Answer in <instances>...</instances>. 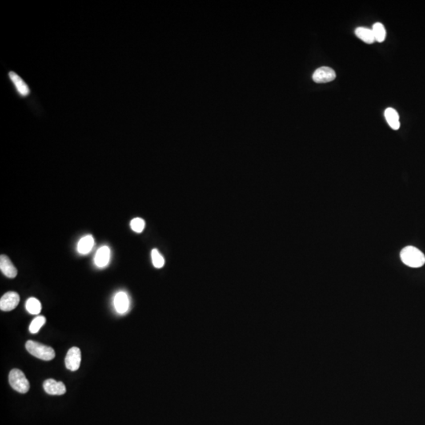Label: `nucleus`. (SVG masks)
Wrapping results in <instances>:
<instances>
[{"label":"nucleus","mask_w":425,"mask_h":425,"mask_svg":"<svg viewBox=\"0 0 425 425\" xmlns=\"http://www.w3.org/2000/svg\"><path fill=\"white\" fill-rule=\"evenodd\" d=\"M94 246V238L93 236L88 235L82 237L77 245V250L81 254H87L90 252Z\"/></svg>","instance_id":"obj_13"},{"label":"nucleus","mask_w":425,"mask_h":425,"mask_svg":"<svg viewBox=\"0 0 425 425\" xmlns=\"http://www.w3.org/2000/svg\"><path fill=\"white\" fill-rule=\"evenodd\" d=\"M114 307L118 314H125L129 309V298L128 294L124 291H119L114 297Z\"/></svg>","instance_id":"obj_9"},{"label":"nucleus","mask_w":425,"mask_h":425,"mask_svg":"<svg viewBox=\"0 0 425 425\" xmlns=\"http://www.w3.org/2000/svg\"><path fill=\"white\" fill-rule=\"evenodd\" d=\"M25 347L29 354L33 356L44 360V361H51L55 357V352L54 349L50 346L41 344L40 342H35L33 340H29L25 344Z\"/></svg>","instance_id":"obj_2"},{"label":"nucleus","mask_w":425,"mask_h":425,"mask_svg":"<svg viewBox=\"0 0 425 425\" xmlns=\"http://www.w3.org/2000/svg\"><path fill=\"white\" fill-rule=\"evenodd\" d=\"M130 226H131V229L135 233H141L144 229L145 221L142 218H134V219L132 220Z\"/></svg>","instance_id":"obj_19"},{"label":"nucleus","mask_w":425,"mask_h":425,"mask_svg":"<svg viewBox=\"0 0 425 425\" xmlns=\"http://www.w3.org/2000/svg\"><path fill=\"white\" fill-rule=\"evenodd\" d=\"M19 302V294L10 291L2 295L0 299V309L2 311H11L17 307Z\"/></svg>","instance_id":"obj_6"},{"label":"nucleus","mask_w":425,"mask_h":425,"mask_svg":"<svg viewBox=\"0 0 425 425\" xmlns=\"http://www.w3.org/2000/svg\"><path fill=\"white\" fill-rule=\"evenodd\" d=\"M9 77H10V81L15 87L17 93L22 97H26L30 94V89L27 84L25 83L21 77L17 75V73L14 72H10L9 73Z\"/></svg>","instance_id":"obj_8"},{"label":"nucleus","mask_w":425,"mask_h":425,"mask_svg":"<svg viewBox=\"0 0 425 425\" xmlns=\"http://www.w3.org/2000/svg\"><path fill=\"white\" fill-rule=\"evenodd\" d=\"M26 310L29 314L33 315H37L40 314L42 310V305L41 302L36 298H30L26 302Z\"/></svg>","instance_id":"obj_15"},{"label":"nucleus","mask_w":425,"mask_h":425,"mask_svg":"<svg viewBox=\"0 0 425 425\" xmlns=\"http://www.w3.org/2000/svg\"><path fill=\"white\" fill-rule=\"evenodd\" d=\"M45 323H46V318L44 316H38L35 319H33V322L30 324L29 331L32 334H37Z\"/></svg>","instance_id":"obj_17"},{"label":"nucleus","mask_w":425,"mask_h":425,"mask_svg":"<svg viewBox=\"0 0 425 425\" xmlns=\"http://www.w3.org/2000/svg\"><path fill=\"white\" fill-rule=\"evenodd\" d=\"M0 270L4 275L9 278L17 277V270L7 256L2 254L0 257Z\"/></svg>","instance_id":"obj_10"},{"label":"nucleus","mask_w":425,"mask_h":425,"mask_svg":"<svg viewBox=\"0 0 425 425\" xmlns=\"http://www.w3.org/2000/svg\"><path fill=\"white\" fill-rule=\"evenodd\" d=\"M355 34L358 38L361 39L363 42L371 45L375 42L374 32L370 29L365 27L357 28L355 30Z\"/></svg>","instance_id":"obj_14"},{"label":"nucleus","mask_w":425,"mask_h":425,"mask_svg":"<svg viewBox=\"0 0 425 425\" xmlns=\"http://www.w3.org/2000/svg\"><path fill=\"white\" fill-rule=\"evenodd\" d=\"M372 30L374 32L376 41L379 43L384 41L385 37H386V30H385L384 26L382 24L379 23V22L374 24Z\"/></svg>","instance_id":"obj_16"},{"label":"nucleus","mask_w":425,"mask_h":425,"mask_svg":"<svg viewBox=\"0 0 425 425\" xmlns=\"http://www.w3.org/2000/svg\"><path fill=\"white\" fill-rule=\"evenodd\" d=\"M110 259V250L107 246L98 249L94 257V263L98 267L103 268L107 266Z\"/></svg>","instance_id":"obj_11"},{"label":"nucleus","mask_w":425,"mask_h":425,"mask_svg":"<svg viewBox=\"0 0 425 425\" xmlns=\"http://www.w3.org/2000/svg\"><path fill=\"white\" fill-rule=\"evenodd\" d=\"M81 352L78 347L73 346L72 348L69 349L66 354V367L70 371H77L81 366Z\"/></svg>","instance_id":"obj_4"},{"label":"nucleus","mask_w":425,"mask_h":425,"mask_svg":"<svg viewBox=\"0 0 425 425\" xmlns=\"http://www.w3.org/2000/svg\"><path fill=\"white\" fill-rule=\"evenodd\" d=\"M385 118L387 120V123L391 126V129L394 130H398L400 128V121H399V115L398 112L393 108H387L384 112Z\"/></svg>","instance_id":"obj_12"},{"label":"nucleus","mask_w":425,"mask_h":425,"mask_svg":"<svg viewBox=\"0 0 425 425\" xmlns=\"http://www.w3.org/2000/svg\"><path fill=\"white\" fill-rule=\"evenodd\" d=\"M336 77L335 72L331 68L322 66L316 69L313 74V80L316 83H328L334 81Z\"/></svg>","instance_id":"obj_5"},{"label":"nucleus","mask_w":425,"mask_h":425,"mask_svg":"<svg viewBox=\"0 0 425 425\" xmlns=\"http://www.w3.org/2000/svg\"><path fill=\"white\" fill-rule=\"evenodd\" d=\"M151 259L153 265L157 269H161L165 265V259L157 249H153L151 251Z\"/></svg>","instance_id":"obj_18"},{"label":"nucleus","mask_w":425,"mask_h":425,"mask_svg":"<svg viewBox=\"0 0 425 425\" xmlns=\"http://www.w3.org/2000/svg\"><path fill=\"white\" fill-rule=\"evenodd\" d=\"M402 262L411 268H420L425 263V256L421 250L414 246H406L400 253Z\"/></svg>","instance_id":"obj_1"},{"label":"nucleus","mask_w":425,"mask_h":425,"mask_svg":"<svg viewBox=\"0 0 425 425\" xmlns=\"http://www.w3.org/2000/svg\"><path fill=\"white\" fill-rule=\"evenodd\" d=\"M9 382L12 388L21 394L27 393L30 388L29 380L23 372L17 369L10 371L9 374Z\"/></svg>","instance_id":"obj_3"},{"label":"nucleus","mask_w":425,"mask_h":425,"mask_svg":"<svg viewBox=\"0 0 425 425\" xmlns=\"http://www.w3.org/2000/svg\"><path fill=\"white\" fill-rule=\"evenodd\" d=\"M45 391L50 395H62L66 392V387L62 382H58L54 379H48L44 382Z\"/></svg>","instance_id":"obj_7"}]
</instances>
